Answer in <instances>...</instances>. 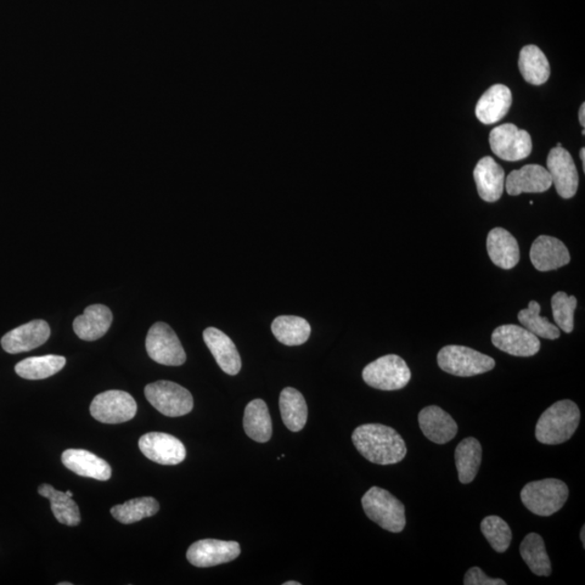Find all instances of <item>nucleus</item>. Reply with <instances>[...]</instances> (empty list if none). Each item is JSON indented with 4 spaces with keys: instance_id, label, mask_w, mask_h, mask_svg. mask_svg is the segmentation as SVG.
<instances>
[{
    "instance_id": "nucleus-22",
    "label": "nucleus",
    "mask_w": 585,
    "mask_h": 585,
    "mask_svg": "<svg viewBox=\"0 0 585 585\" xmlns=\"http://www.w3.org/2000/svg\"><path fill=\"white\" fill-rule=\"evenodd\" d=\"M513 97L508 86L498 84L487 90L476 104V116L482 124L491 125L509 114Z\"/></svg>"
},
{
    "instance_id": "nucleus-28",
    "label": "nucleus",
    "mask_w": 585,
    "mask_h": 585,
    "mask_svg": "<svg viewBox=\"0 0 585 585\" xmlns=\"http://www.w3.org/2000/svg\"><path fill=\"white\" fill-rule=\"evenodd\" d=\"M519 66L522 77L531 85H543L550 78V67L547 55L533 45L521 49Z\"/></svg>"
},
{
    "instance_id": "nucleus-37",
    "label": "nucleus",
    "mask_w": 585,
    "mask_h": 585,
    "mask_svg": "<svg viewBox=\"0 0 585 585\" xmlns=\"http://www.w3.org/2000/svg\"><path fill=\"white\" fill-rule=\"evenodd\" d=\"M465 585H506L502 579L489 578L480 567H472L464 577Z\"/></svg>"
},
{
    "instance_id": "nucleus-29",
    "label": "nucleus",
    "mask_w": 585,
    "mask_h": 585,
    "mask_svg": "<svg viewBox=\"0 0 585 585\" xmlns=\"http://www.w3.org/2000/svg\"><path fill=\"white\" fill-rule=\"evenodd\" d=\"M522 560H525L529 570L539 577H549L552 573L550 557L545 549V543L538 533H529L522 540L520 547Z\"/></svg>"
},
{
    "instance_id": "nucleus-20",
    "label": "nucleus",
    "mask_w": 585,
    "mask_h": 585,
    "mask_svg": "<svg viewBox=\"0 0 585 585\" xmlns=\"http://www.w3.org/2000/svg\"><path fill=\"white\" fill-rule=\"evenodd\" d=\"M62 463L76 475L101 481H109L112 470L109 463L87 450L69 449L62 453Z\"/></svg>"
},
{
    "instance_id": "nucleus-39",
    "label": "nucleus",
    "mask_w": 585,
    "mask_h": 585,
    "mask_svg": "<svg viewBox=\"0 0 585 585\" xmlns=\"http://www.w3.org/2000/svg\"><path fill=\"white\" fill-rule=\"evenodd\" d=\"M580 159L582 161L583 172H585V149L582 148L580 151Z\"/></svg>"
},
{
    "instance_id": "nucleus-25",
    "label": "nucleus",
    "mask_w": 585,
    "mask_h": 585,
    "mask_svg": "<svg viewBox=\"0 0 585 585\" xmlns=\"http://www.w3.org/2000/svg\"><path fill=\"white\" fill-rule=\"evenodd\" d=\"M243 426L246 435L256 442H267L273 436V421L266 402L255 399L247 404Z\"/></svg>"
},
{
    "instance_id": "nucleus-34",
    "label": "nucleus",
    "mask_w": 585,
    "mask_h": 585,
    "mask_svg": "<svg viewBox=\"0 0 585 585\" xmlns=\"http://www.w3.org/2000/svg\"><path fill=\"white\" fill-rule=\"evenodd\" d=\"M541 306L538 302H529L527 309H522L519 313L521 324L525 326L532 334L547 340H557L560 336V331L556 325L550 323L548 318L540 316Z\"/></svg>"
},
{
    "instance_id": "nucleus-33",
    "label": "nucleus",
    "mask_w": 585,
    "mask_h": 585,
    "mask_svg": "<svg viewBox=\"0 0 585 585\" xmlns=\"http://www.w3.org/2000/svg\"><path fill=\"white\" fill-rule=\"evenodd\" d=\"M160 510V504L154 498L144 497L127 501L111 509V514L122 524L131 525L134 522L154 516Z\"/></svg>"
},
{
    "instance_id": "nucleus-31",
    "label": "nucleus",
    "mask_w": 585,
    "mask_h": 585,
    "mask_svg": "<svg viewBox=\"0 0 585 585\" xmlns=\"http://www.w3.org/2000/svg\"><path fill=\"white\" fill-rule=\"evenodd\" d=\"M273 333L280 342L286 346L305 344L312 333L307 320L296 316H280L273 320Z\"/></svg>"
},
{
    "instance_id": "nucleus-23",
    "label": "nucleus",
    "mask_w": 585,
    "mask_h": 585,
    "mask_svg": "<svg viewBox=\"0 0 585 585\" xmlns=\"http://www.w3.org/2000/svg\"><path fill=\"white\" fill-rule=\"evenodd\" d=\"M487 251L491 262L500 268L509 270L520 263L519 242L503 228H494L489 233Z\"/></svg>"
},
{
    "instance_id": "nucleus-10",
    "label": "nucleus",
    "mask_w": 585,
    "mask_h": 585,
    "mask_svg": "<svg viewBox=\"0 0 585 585\" xmlns=\"http://www.w3.org/2000/svg\"><path fill=\"white\" fill-rule=\"evenodd\" d=\"M90 413L101 423H125L136 415L137 403L126 392L108 391L94 397L90 404Z\"/></svg>"
},
{
    "instance_id": "nucleus-4",
    "label": "nucleus",
    "mask_w": 585,
    "mask_h": 585,
    "mask_svg": "<svg viewBox=\"0 0 585 585\" xmlns=\"http://www.w3.org/2000/svg\"><path fill=\"white\" fill-rule=\"evenodd\" d=\"M570 496L566 483L555 478L532 481L522 488L521 499L534 515L548 517L559 511Z\"/></svg>"
},
{
    "instance_id": "nucleus-32",
    "label": "nucleus",
    "mask_w": 585,
    "mask_h": 585,
    "mask_svg": "<svg viewBox=\"0 0 585 585\" xmlns=\"http://www.w3.org/2000/svg\"><path fill=\"white\" fill-rule=\"evenodd\" d=\"M38 493L42 497L49 499L52 502V511L60 524L74 527L81 522L80 509L75 501L67 496L66 492L55 491L48 483L39 486Z\"/></svg>"
},
{
    "instance_id": "nucleus-41",
    "label": "nucleus",
    "mask_w": 585,
    "mask_h": 585,
    "mask_svg": "<svg viewBox=\"0 0 585 585\" xmlns=\"http://www.w3.org/2000/svg\"><path fill=\"white\" fill-rule=\"evenodd\" d=\"M284 585H301V583L295 582V581H290V582H285Z\"/></svg>"
},
{
    "instance_id": "nucleus-36",
    "label": "nucleus",
    "mask_w": 585,
    "mask_h": 585,
    "mask_svg": "<svg viewBox=\"0 0 585 585\" xmlns=\"http://www.w3.org/2000/svg\"><path fill=\"white\" fill-rule=\"evenodd\" d=\"M578 305L575 296L567 295L565 292H557L552 297L553 317L557 326L565 333H571L575 322V311Z\"/></svg>"
},
{
    "instance_id": "nucleus-43",
    "label": "nucleus",
    "mask_w": 585,
    "mask_h": 585,
    "mask_svg": "<svg viewBox=\"0 0 585 585\" xmlns=\"http://www.w3.org/2000/svg\"><path fill=\"white\" fill-rule=\"evenodd\" d=\"M67 496L73 498V493L71 491H66Z\"/></svg>"
},
{
    "instance_id": "nucleus-7",
    "label": "nucleus",
    "mask_w": 585,
    "mask_h": 585,
    "mask_svg": "<svg viewBox=\"0 0 585 585\" xmlns=\"http://www.w3.org/2000/svg\"><path fill=\"white\" fill-rule=\"evenodd\" d=\"M145 398L159 412L170 418L188 414L193 409V397L184 387L170 381L146 385Z\"/></svg>"
},
{
    "instance_id": "nucleus-13",
    "label": "nucleus",
    "mask_w": 585,
    "mask_h": 585,
    "mask_svg": "<svg viewBox=\"0 0 585 585\" xmlns=\"http://www.w3.org/2000/svg\"><path fill=\"white\" fill-rule=\"evenodd\" d=\"M492 344L515 357H532L541 348L538 336L520 325H501L492 333Z\"/></svg>"
},
{
    "instance_id": "nucleus-35",
    "label": "nucleus",
    "mask_w": 585,
    "mask_h": 585,
    "mask_svg": "<svg viewBox=\"0 0 585 585\" xmlns=\"http://www.w3.org/2000/svg\"><path fill=\"white\" fill-rule=\"evenodd\" d=\"M481 529L483 536L496 552L504 553L508 550L511 538H513L508 522L499 516H488L481 521Z\"/></svg>"
},
{
    "instance_id": "nucleus-26",
    "label": "nucleus",
    "mask_w": 585,
    "mask_h": 585,
    "mask_svg": "<svg viewBox=\"0 0 585 585\" xmlns=\"http://www.w3.org/2000/svg\"><path fill=\"white\" fill-rule=\"evenodd\" d=\"M454 458L459 472V481L464 485H468L475 480L481 468L482 458L481 442L472 437L463 439L455 449Z\"/></svg>"
},
{
    "instance_id": "nucleus-27",
    "label": "nucleus",
    "mask_w": 585,
    "mask_h": 585,
    "mask_svg": "<svg viewBox=\"0 0 585 585\" xmlns=\"http://www.w3.org/2000/svg\"><path fill=\"white\" fill-rule=\"evenodd\" d=\"M279 404L284 425L291 431H301L308 419L305 398L295 388L286 387L281 392Z\"/></svg>"
},
{
    "instance_id": "nucleus-16",
    "label": "nucleus",
    "mask_w": 585,
    "mask_h": 585,
    "mask_svg": "<svg viewBox=\"0 0 585 585\" xmlns=\"http://www.w3.org/2000/svg\"><path fill=\"white\" fill-rule=\"evenodd\" d=\"M552 178L547 168L529 164L519 171H513L505 179V190L511 196L521 193H542L552 187Z\"/></svg>"
},
{
    "instance_id": "nucleus-9",
    "label": "nucleus",
    "mask_w": 585,
    "mask_h": 585,
    "mask_svg": "<svg viewBox=\"0 0 585 585\" xmlns=\"http://www.w3.org/2000/svg\"><path fill=\"white\" fill-rule=\"evenodd\" d=\"M489 143L493 154L508 162L525 160L532 151L530 134L514 124H504L492 129Z\"/></svg>"
},
{
    "instance_id": "nucleus-19",
    "label": "nucleus",
    "mask_w": 585,
    "mask_h": 585,
    "mask_svg": "<svg viewBox=\"0 0 585 585\" xmlns=\"http://www.w3.org/2000/svg\"><path fill=\"white\" fill-rule=\"evenodd\" d=\"M478 194L488 203L501 199L505 189V173L491 156L482 157L474 170Z\"/></svg>"
},
{
    "instance_id": "nucleus-18",
    "label": "nucleus",
    "mask_w": 585,
    "mask_h": 585,
    "mask_svg": "<svg viewBox=\"0 0 585 585\" xmlns=\"http://www.w3.org/2000/svg\"><path fill=\"white\" fill-rule=\"evenodd\" d=\"M421 431L437 444L451 441L458 434V424L451 415L437 406L426 407L419 414Z\"/></svg>"
},
{
    "instance_id": "nucleus-17",
    "label": "nucleus",
    "mask_w": 585,
    "mask_h": 585,
    "mask_svg": "<svg viewBox=\"0 0 585 585\" xmlns=\"http://www.w3.org/2000/svg\"><path fill=\"white\" fill-rule=\"evenodd\" d=\"M530 260L534 268L545 273L566 266L570 263V254L559 239L540 235L532 243Z\"/></svg>"
},
{
    "instance_id": "nucleus-3",
    "label": "nucleus",
    "mask_w": 585,
    "mask_h": 585,
    "mask_svg": "<svg viewBox=\"0 0 585 585\" xmlns=\"http://www.w3.org/2000/svg\"><path fill=\"white\" fill-rule=\"evenodd\" d=\"M362 503L369 519L385 530L399 533L406 527V508L385 489L371 488L364 494Z\"/></svg>"
},
{
    "instance_id": "nucleus-6",
    "label": "nucleus",
    "mask_w": 585,
    "mask_h": 585,
    "mask_svg": "<svg viewBox=\"0 0 585 585\" xmlns=\"http://www.w3.org/2000/svg\"><path fill=\"white\" fill-rule=\"evenodd\" d=\"M362 378L375 390L399 391L406 387L411 380L408 364L397 354H387L364 368Z\"/></svg>"
},
{
    "instance_id": "nucleus-2",
    "label": "nucleus",
    "mask_w": 585,
    "mask_h": 585,
    "mask_svg": "<svg viewBox=\"0 0 585 585\" xmlns=\"http://www.w3.org/2000/svg\"><path fill=\"white\" fill-rule=\"evenodd\" d=\"M580 410L571 401L557 402L540 416L536 438L543 444L564 443L575 434L580 423Z\"/></svg>"
},
{
    "instance_id": "nucleus-30",
    "label": "nucleus",
    "mask_w": 585,
    "mask_h": 585,
    "mask_svg": "<svg viewBox=\"0 0 585 585\" xmlns=\"http://www.w3.org/2000/svg\"><path fill=\"white\" fill-rule=\"evenodd\" d=\"M66 359L55 354L42 357H31L22 360L15 365V373L22 379L37 381L50 378L64 368Z\"/></svg>"
},
{
    "instance_id": "nucleus-15",
    "label": "nucleus",
    "mask_w": 585,
    "mask_h": 585,
    "mask_svg": "<svg viewBox=\"0 0 585 585\" xmlns=\"http://www.w3.org/2000/svg\"><path fill=\"white\" fill-rule=\"evenodd\" d=\"M50 328L44 320H34L18 326L2 339V346L8 353L26 352L42 346L49 340Z\"/></svg>"
},
{
    "instance_id": "nucleus-38",
    "label": "nucleus",
    "mask_w": 585,
    "mask_h": 585,
    "mask_svg": "<svg viewBox=\"0 0 585 585\" xmlns=\"http://www.w3.org/2000/svg\"><path fill=\"white\" fill-rule=\"evenodd\" d=\"M579 121H580L581 126H585V104H582L580 110H579Z\"/></svg>"
},
{
    "instance_id": "nucleus-24",
    "label": "nucleus",
    "mask_w": 585,
    "mask_h": 585,
    "mask_svg": "<svg viewBox=\"0 0 585 585\" xmlns=\"http://www.w3.org/2000/svg\"><path fill=\"white\" fill-rule=\"evenodd\" d=\"M114 322V314L104 305H92L73 322V329L83 341L94 342L106 334Z\"/></svg>"
},
{
    "instance_id": "nucleus-8",
    "label": "nucleus",
    "mask_w": 585,
    "mask_h": 585,
    "mask_svg": "<svg viewBox=\"0 0 585 585\" xmlns=\"http://www.w3.org/2000/svg\"><path fill=\"white\" fill-rule=\"evenodd\" d=\"M145 348L149 357L163 365L179 367L187 360V354L175 332L164 322H157L151 326L146 336Z\"/></svg>"
},
{
    "instance_id": "nucleus-12",
    "label": "nucleus",
    "mask_w": 585,
    "mask_h": 585,
    "mask_svg": "<svg viewBox=\"0 0 585 585\" xmlns=\"http://www.w3.org/2000/svg\"><path fill=\"white\" fill-rule=\"evenodd\" d=\"M240 554L241 547L238 542L205 539L191 545L187 559L191 565L208 568L226 564L238 559Z\"/></svg>"
},
{
    "instance_id": "nucleus-1",
    "label": "nucleus",
    "mask_w": 585,
    "mask_h": 585,
    "mask_svg": "<svg viewBox=\"0 0 585 585\" xmlns=\"http://www.w3.org/2000/svg\"><path fill=\"white\" fill-rule=\"evenodd\" d=\"M352 438L354 447L371 463L392 465L406 458V442L390 426L364 424L354 430Z\"/></svg>"
},
{
    "instance_id": "nucleus-42",
    "label": "nucleus",
    "mask_w": 585,
    "mask_h": 585,
    "mask_svg": "<svg viewBox=\"0 0 585 585\" xmlns=\"http://www.w3.org/2000/svg\"><path fill=\"white\" fill-rule=\"evenodd\" d=\"M59 585H72V583H69V582H61V583H59Z\"/></svg>"
},
{
    "instance_id": "nucleus-14",
    "label": "nucleus",
    "mask_w": 585,
    "mask_h": 585,
    "mask_svg": "<svg viewBox=\"0 0 585 585\" xmlns=\"http://www.w3.org/2000/svg\"><path fill=\"white\" fill-rule=\"evenodd\" d=\"M548 172L552 178L557 193L562 199H571L579 187V174L572 156L566 149L554 148L548 156Z\"/></svg>"
},
{
    "instance_id": "nucleus-40",
    "label": "nucleus",
    "mask_w": 585,
    "mask_h": 585,
    "mask_svg": "<svg viewBox=\"0 0 585 585\" xmlns=\"http://www.w3.org/2000/svg\"><path fill=\"white\" fill-rule=\"evenodd\" d=\"M584 532H585V528L583 526L581 534H580L583 545H585Z\"/></svg>"
},
{
    "instance_id": "nucleus-5",
    "label": "nucleus",
    "mask_w": 585,
    "mask_h": 585,
    "mask_svg": "<svg viewBox=\"0 0 585 585\" xmlns=\"http://www.w3.org/2000/svg\"><path fill=\"white\" fill-rule=\"evenodd\" d=\"M439 368L444 372L461 378H471L489 372L496 367V362L470 347L449 345L443 347L437 356Z\"/></svg>"
},
{
    "instance_id": "nucleus-21",
    "label": "nucleus",
    "mask_w": 585,
    "mask_h": 585,
    "mask_svg": "<svg viewBox=\"0 0 585 585\" xmlns=\"http://www.w3.org/2000/svg\"><path fill=\"white\" fill-rule=\"evenodd\" d=\"M203 339L224 373L236 375L242 368L241 357L232 339L216 328H207Z\"/></svg>"
},
{
    "instance_id": "nucleus-11",
    "label": "nucleus",
    "mask_w": 585,
    "mask_h": 585,
    "mask_svg": "<svg viewBox=\"0 0 585 585\" xmlns=\"http://www.w3.org/2000/svg\"><path fill=\"white\" fill-rule=\"evenodd\" d=\"M139 449L146 458L161 465H178L187 457L183 443L165 432L144 435L139 439Z\"/></svg>"
}]
</instances>
